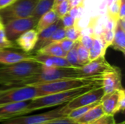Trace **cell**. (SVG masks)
Returning <instances> with one entry per match:
<instances>
[{
    "instance_id": "obj_1",
    "label": "cell",
    "mask_w": 125,
    "mask_h": 124,
    "mask_svg": "<svg viewBox=\"0 0 125 124\" xmlns=\"http://www.w3.org/2000/svg\"><path fill=\"white\" fill-rule=\"evenodd\" d=\"M42 64L35 60L0 67V86L4 87L19 86L23 80L38 72Z\"/></svg>"
},
{
    "instance_id": "obj_2",
    "label": "cell",
    "mask_w": 125,
    "mask_h": 124,
    "mask_svg": "<svg viewBox=\"0 0 125 124\" xmlns=\"http://www.w3.org/2000/svg\"><path fill=\"white\" fill-rule=\"evenodd\" d=\"M100 85H102V83L92 84L69 91L57 92L36 97L29 101V104L26 109V114L28 115L30 113H32L36 110L67 104L74 98Z\"/></svg>"
},
{
    "instance_id": "obj_3",
    "label": "cell",
    "mask_w": 125,
    "mask_h": 124,
    "mask_svg": "<svg viewBox=\"0 0 125 124\" xmlns=\"http://www.w3.org/2000/svg\"><path fill=\"white\" fill-rule=\"evenodd\" d=\"M80 67H48L42 65L38 72L23 80L19 86H33L62 79L86 77L83 75Z\"/></svg>"
},
{
    "instance_id": "obj_4",
    "label": "cell",
    "mask_w": 125,
    "mask_h": 124,
    "mask_svg": "<svg viewBox=\"0 0 125 124\" xmlns=\"http://www.w3.org/2000/svg\"><path fill=\"white\" fill-rule=\"evenodd\" d=\"M102 80L103 75H100L62 79L48 83L36 84L33 86L37 88V91L39 93V96H42L57 92L69 91L89 85L102 83Z\"/></svg>"
},
{
    "instance_id": "obj_5",
    "label": "cell",
    "mask_w": 125,
    "mask_h": 124,
    "mask_svg": "<svg viewBox=\"0 0 125 124\" xmlns=\"http://www.w3.org/2000/svg\"><path fill=\"white\" fill-rule=\"evenodd\" d=\"M36 97H39V93L34 86H7L0 88V105L26 102Z\"/></svg>"
},
{
    "instance_id": "obj_6",
    "label": "cell",
    "mask_w": 125,
    "mask_h": 124,
    "mask_svg": "<svg viewBox=\"0 0 125 124\" xmlns=\"http://www.w3.org/2000/svg\"><path fill=\"white\" fill-rule=\"evenodd\" d=\"M38 0H15L8 6L0 9V19L3 24L9 20L28 18L32 12Z\"/></svg>"
},
{
    "instance_id": "obj_7",
    "label": "cell",
    "mask_w": 125,
    "mask_h": 124,
    "mask_svg": "<svg viewBox=\"0 0 125 124\" xmlns=\"http://www.w3.org/2000/svg\"><path fill=\"white\" fill-rule=\"evenodd\" d=\"M70 110L64 104L54 110L41 114L17 116L2 122V124H41L55 118L67 116Z\"/></svg>"
},
{
    "instance_id": "obj_8",
    "label": "cell",
    "mask_w": 125,
    "mask_h": 124,
    "mask_svg": "<svg viewBox=\"0 0 125 124\" xmlns=\"http://www.w3.org/2000/svg\"><path fill=\"white\" fill-rule=\"evenodd\" d=\"M37 20L32 16L23 18H18L9 20L4 24V29L7 37L12 42L20 37L22 34L34 29L37 25Z\"/></svg>"
},
{
    "instance_id": "obj_9",
    "label": "cell",
    "mask_w": 125,
    "mask_h": 124,
    "mask_svg": "<svg viewBox=\"0 0 125 124\" xmlns=\"http://www.w3.org/2000/svg\"><path fill=\"white\" fill-rule=\"evenodd\" d=\"M104 95V90L103 86H98L74 98L66 104L67 107L70 111L71 110L89 105L96 102H100L102 97Z\"/></svg>"
},
{
    "instance_id": "obj_10",
    "label": "cell",
    "mask_w": 125,
    "mask_h": 124,
    "mask_svg": "<svg viewBox=\"0 0 125 124\" xmlns=\"http://www.w3.org/2000/svg\"><path fill=\"white\" fill-rule=\"evenodd\" d=\"M116 67L110 64L105 58V56H100L90 61L88 64L80 67L83 75L86 77L100 76L104 73L114 69Z\"/></svg>"
},
{
    "instance_id": "obj_11",
    "label": "cell",
    "mask_w": 125,
    "mask_h": 124,
    "mask_svg": "<svg viewBox=\"0 0 125 124\" xmlns=\"http://www.w3.org/2000/svg\"><path fill=\"white\" fill-rule=\"evenodd\" d=\"M122 72L119 68L115 67L114 69L103 75L102 86L104 94L123 88L122 84Z\"/></svg>"
},
{
    "instance_id": "obj_12",
    "label": "cell",
    "mask_w": 125,
    "mask_h": 124,
    "mask_svg": "<svg viewBox=\"0 0 125 124\" xmlns=\"http://www.w3.org/2000/svg\"><path fill=\"white\" fill-rule=\"evenodd\" d=\"M28 104L29 101L0 105V122H4L17 116L27 115Z\"/></svg>"
},
{
    "instance_id": "obj_13",
    "label": "cell",
    "mask_w": 125,
    "mask_h": 124,
    "mask_svg": "<svg viewBox=\"0 0 125 124\" xmlns=\"http://www.w3.org/2000/svg\"><path fill=\"white\" fill-rule=\"evenodd\" d=\"M123 89L124 88H122L103 95L100 100V104L105 115H114L119 113V99Z\"/></svg>"
},
{
    "instance_id": "obj_14",
    "label": "cell",
    "mask_w": 125,
    "mask_h": 124,
    "mask_svg": "<svg viewBox=\"0 0 125 124\" xmlns=\"http://www.w3.org/2000/svg\"><path fill=\"white\" fill-rule=\"evenodd\" d=\"M31 60L34 59L33 58V54L30 53L0 49V64L9 65Z\"/></svg>"
},
{
    "instance_id": "obj_15",
    "label": "cell",
    "mask_w": 125,
    "mask_h": 124,
    "mask_svg": "<svg viewBox=\"0 0 125 124\" xmlns=\"http://www.w3.org/2000/svg\"><path fill=\"white\" fill-rule=\"evenodd\" d=\"M38 38V32L35 29H31L18 37L15 42L17 45L26 53H30L34 50Z\"/></svg>"
},
{
    "instance_id": "obj_16",
    "label": "cell",
    "mask_w": 125,
    "mask_h": 124,
    "mask_svg": "<svg viewBox=\"0 0 125 124\" xmlns=\"http://www.w3.org/2000/svg\"><path fill=\"white\" fill-rule=\"evenodd\" d=\"M111 46L114 50L125 54V18H119L116 22L114 36Z\"/></svg>"
},
{
    "instance_id": "obj_17",
    "label": "cell",
    "mask_w": 125,
    "mask_h": 124,
    "mask_svg": "<svg viewBox=\"0 0 125 124\" xmlns=\"http://www.w3.org/2000/svg\"><path fill=\"white\" fill-rule=\"evenodd\" d=\"M34 59L42 65L48 67H72L64 57H58L45 55L39 53L33 55Z\"/></svg>"
},
{
    "instance_id": "obj_18",
    "label": "cell",
    "mask_w": 125,
    "mask_h": 124,
    "mask_svg": "<svg viewBox=\"0 0 125 124\" xmlns=\"http://www.w3.org/2000/svg\"><path fill=\"white\" fill-rule=\"evenodd\" d=\"M108 47L110 46L105 42L101 34L94 33L93 43L89 50L90 61L94 60L100 56H105Z\"/></svg>"
},
{
    "instance_id": "obj_19",
    "label": "cell",
    "mask_w": 125,
    "mask_h": 124,
    "mask_svg": "<svg viewBox=\"0 0 125 124\" xmlns=\"http://www.w3.org/2000/svg\"><path fill=\"white\" fill-rule=\"evenodd\" d=\"M62 26H63L62 20H61V18H59L52 25H51L48 28H46L44 30L41 31L40 32H39L38 33V38H37V43H36V45H35V46L34 48V50L32 51L37 52L38 50H40V48L44 47L45 45V43L47 42V41L49 39V38L53 34V33L59 27H60Z\"/></svg>"
},
{
    "instance_id": "obj_20",
    "label": "cell",
    "mask_w": 125,
    "mask_h": 124,
    "mask_svg": "<svg viewBox=\"0 0 125 124\" xmlns=\"http://www.w3.org/2000/svg\"><path fill=\"white\" fill-rule=\"evenodd\" d=\"M105 115L100 102L88 110L81 117L75 120L78 124H91Z\"/></svg>"
},
{
    "instance_id": "obj_21",
    "label": "cell",
    "mask_w": 125,
    "mask_h": 124,
    "mask_svg": "<svg viewBox=\"0 0 125 124\" xmlns=\"http://www.w3.org/2000/svg\"><path fill=\"white\" fill-rule=\"evenodd\" d=\"M58 19H59V17L57 16L56 13L53 9H51V10L47 12L46 13H45L40 18V19L37 20V25L34 29L39 33L41 31L50 26L51 25H52Z\"/></svg>"
},
{
    "instance_id": "obj_22",
    "label": "cell",
    "mask_w": 125,
    "mask_h": 124,
    "mask_svg": "<svg viewBox=\"0 0 125 124\" xmlns=\"http://www.w3.org/2000/svg\"><path fill=\"white\" fill-rule=\"evenodd\" d=\"M53 4L54 0H38L31 16L38 20L42 15L53 8Z\"/></svg>"
},
{
    "instance_id": "obj_23",
    "label": "cell",
    "mask_w": 125,
    "mask_h": 124,
    "mask_svg": "<svg viewBox=\"0 0 125 124\" xmlns=\"http://www.w3.org/2000/svg\"><path fill=\"white\" fill-rule=\"evenodd\" d=\"M36 53L48 55V56H58V57H66L67 53H65L59 46V45L57 42H53L51 44H48L43 48L38 50Z\"/></svg>"
},
{
    "instance_id": "obj_24",
    "label": "cell",
    "mask_w": 125,
    "mask_h": 124,
    "mask_svg": "<svg viewBox=\"0 0 125 124\" xmlns=\"http://www.w3.org/2000/svg\"><path fill=\"white\" fill-rule=\"evenodd\" d=\"M100 102H96V103H94V104H92V105H89L83 106V107H80L71 110L69 112V113L67 114V117L73 119V120H74V121H75L78 118H79L80 117H81L83 114H85L88 110H89L91 108H92L94 106H95L96 105H97Z\"/></svg>"
},
{
    "instance_id": "obj_25",
    "label": "cell",
    "mask_w": 125,
    "mask_h": 124,
    "mask_svg": "<svg viewBox=\"0 0 125 124\" xmlns=\"http://www.w3.org/2000/svg\"><path fill=\"white\" fill-rule=\"evenodd\" d=\"M77 53L80 65L82 67L90 61L89 59V52L84 46H83L78 40L77 45Z\"/></svg>"
},
{
    "instance_id": "obj_26",
    "label": "cell",
    "mask_w": 125,
    "mask_h": 124,
    "mask_svg": "<svg viewBox=\"0 0 125 124\" xmlns=\"http://www.w3.org/2000/svg\"><path fill=\"white\" fill-rule=\"evenodd\" d=\"M78 41H75V45L67 53L65 58L67 61L69 62V64L72 67H81L79 64L78 61V53H77V45H78Z\"/></svg>"
},
{
    "instance_id": "obj_27",
    "label": "cell",
    "mask_w": 125,
    "mask_h": 124,
    "mask_svg": "<svg viewBox=\"0 0 125 124\" xmlns=\"http://www.w3.org/2000/svg\"><path fill=\"white\" fill-rule=\"evenodd\" d=\"M64 29H65L66 37L70 39H72L73 41L79 40V39L81 38V37L82 35V31L79 28V26H78L77 23H75V25H73L70 27H67V28H64Z\"/></svg>"
},
{
    "instance_id": "obj_28",
    "label": "cell",
    "mask_w": 125,
    "mask_h": 124,
    "mask_svg": "<svg viewBox=\"0 0 125 124\" xmlns=\"http://www.w3.org/2000/svg\"><path fill=\"white\" fill-rule=\"evenodd\" d=\"M70 8L71 7L70 4V1L68 0H64L58 4H53L52 9L55 11L59 18H62L64 15H66L69 12Z\"/></svg>"
},
{
    "instance_id": "obj_29",
    "label": "cell",
    "mask_w": 125,
    "mask_h": 124,
    "mask_svg": "<svg viewBox=\"0 0 125 124\" xmlns=\"http://www.w3.org/2000/svg\"><path fill=\"white\" fill-rule=\"evenodd\" d=\"M65 37H66V35H65V29H64V27L63 26H62L59 27L53 33V34L51 35V37L49 38V39L45 43V45H47L48 44H51V43H53V42H59V41H60L61 39H64Z\"/></svg>"
},
{
    "instance_id": "obj_30",
    "label": "cell",
    "mask_w": 125,
    "mask_h": 124,
    "mask_svg": "<svg viewBox=\"0 0 125 124\" xmlns=\"http://www.w3.org/2000/svg\"><path fill=\"white\" fill-rule=\"evenodd\" d=\"M15 48V45L14 42L10 41L6 35L4 29H0V49H8V48Z\"/></svg>"
},
{
    "instance_id": "obj_31",
    "label": "cell",
    "mask_w": 125,
    "mask_h": 124,
    "mask_svg": "<svg viewBox=\"0 0 125 124\" xmlns=\"http://www.w3.org/2000/svg\"><path fill=\"white\" fill-rule=\"evenodd\" d=\"M94 34V33L92 32L87 35H81V38L79 39V42H81V44L89 50L91 48L92 43H93Z\"/></svg>"
},
{
    "instance_id": "obj_32",
    "label": "cell",
    "mask_w": 125,
    "mask_h": 124,
    "mask_svg": "<svg viewBox=\"0 0 125 124\" xmlns=\"http://www.w3.org/2000/svg\"><path fill=\"white\" fill-rule=\"evenodd\" d=\"M78 124L77 122L67 116L62 117V118H55L48 121H46L43 124Z\"/></svg>"
},
{
    "instance_id": "obj_33",
    "label": "cell",
    "mask_w": 125,
    "mask_h": 124,
    "mask_svg": "<svg viewBox=\"0 0 125 124\" xmlns=\"http://www.w3.org/2000/svg\"><path fill=\"white\" fill-rule=\"evenodd\" d=\"M56 42L59 45V46L61 47V48L65 53H67L73 47V45H75V41H73L72 39H70L65 37V38H64V39H62L60 41Z\"/></svg>"
},
{
    "instance_id": "obj_34",
    "label": "cell",
    "mask_w": 125,
    "mask_h": 124,
    "mask_svg": "<svg viewBox=\"0 0 125 124\" xmlns=\"http://www.w3.org/2000/svg\"><path fill=\"white\" fill-rule=\"evenodd\" d=\"M91 124H116V123L114 118V115L105 114L101 118Z\"/></svg>"
},
{
    "instance_id": "obj_35",
    "label": "cell",
    "mask_w": 125,
    "mask_h": 124,
    "mask_svg": "<svg viewBox=\"0 0 125 124\" xmlns=\"http://www.w3.org/2000/svg\"><path fill=\"white\" fill-rule=\"evenodd\" d=\"M83 7H84V3L80 4L77 6L71 7L68 12L75 20H78V19L79 18V17L81 14V11H82Z\"/></svg>"
},
{
    "instance_id": "obj_36",
    "label": "cell",
    "mask_w": 125,
    "mask_h": 124,
    "mask_svg": "<svg viewBox=\"0 0 125 124\" xmlns=\"http://www.w3.org/2000/svg\"><path fill=\"white\" fill-rule=\"evenodd\" d=\"M62 22L63 24V26L64 28H67V27H70L73 25H75V23H77L78 20H75L70 14L69 12H67L66 15H64L62 18Z\"/></svg>"
},
{
    "instance_id": "obj_37",
    "label": "cell",
    "mask_w": 125,
    "mask_h": 124,
    "mask_svg": "<svg viewBox=\"0 0 125 124\" xmlns=\"http://www.w3.org/2000/svg\"><path fill=\"white\" fill-rule=\"evenodd\" d=\"M125 18V0H119V18Z\"/></svg>"
},
{
    "instance_id": "obj_38",
    "label": "cell",
    "mask_w": 125,
    "mask_h": 124,
    "mask_svg": "<svg viewBox=\"0 0 125 124\" xmlns=\"http://www.w3.org/2000/svg\"><path fill=\"white\" fill-rule=\"evenodd\" d=\"M14 1L15 0H0V9H2L5 7L8 6Z\"/></svg>"
},
{
    "instance_id": "obj_39",
    "label": "cell",
    "mask_w": 125,
    "mask_h": 124,
    "mask_svg": "<svg viewBox=\"0 0 125 124\" xmlns=\"http://www.w3.org/2000/svg\"><path fill=\"white\" fill-rule=\"evenodd\" d=\"M62 1H64V0H54V4H58V3H59V2H61Z\"/></svg>"
},
{
    "instance_id": "obj_40",
    "label": "cell",
    "mask_w": 125,
    "mask_h": 124,
    "mask_svg": "<svg viewBox=\"0 0 125 124\" xmlns=\"http://www.w3.org/2000/svg\"><path fill=\"white\" fill-rule=\"evenodd\" d=\"M3 28H4V24H3V23L1 22V19H0V29H3Z\"/></svg>"
},
{
    "instance_id": "obj_41",
    "label": "cell",
    "mask_w": 125,
    "mask_h": 124,
    "mask_svg": "<svg viewBox=\"0 0 125 124\" xmlns=\"http://www.w3.org/2000/svg\"><path fill=\"white\" fill-rule=\"evenodd\" d=\"M125 124V121H123V122H122V123H119V124Z\"/></svg>"
}]
</instances>
